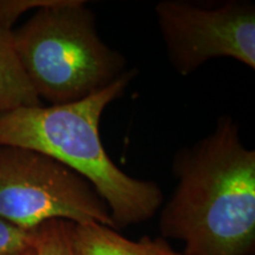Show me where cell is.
Returning a JSON list of instances; mask_svg holds the SVG:
<instances>
[{
  "label": "cell",
  "instance_id": "277c9868",
  "mask_svg": "<svg viewBox=\"0 0 255 255\" xmlns=\"http://www.w3.org/2000/svg\"><path fill=\"white\" fill-rule=\"evenodd\" d=\"M0 219L26 231L50 220L115 228L85 178L47 155L9 145H0Z\"/></svg>",
  "mask_w": 255,
  "mask_h": 255
},
{
  "label": "cell",
  "instance_id": "3957f363",
  "mask_svg": "<svg viewBox=\"0 0 255 255\" xmlns=\"http://www.w3.org/2000/svg\"><path fill=\"white\" fill-rule=\"evenodd\" d=\"M13 45L39 100L73 103L104 90L128 71L127 59L104 43L83 0H55L13 30Z\"/></svg>",
  "mask_w": 255,
  "mask_h": 255
},
{
  "label": "cell",
  "instance_id": "5b68a950",
  "mask_svg": "<svg viewBox=\"0 0 255 255\" xmlns=\"http://www.w3.org/2000/svg\"><path fill=\"white\" fill-rule=\"evenodd\" d=\"M155 13L171 68L188 76L216 58L255 69V5L229 0L216 6L162 0Z\"/></svg>",
  "mask_w": 255,
  "mask_h": 255
},
{
  "label": "cell",
  "instance_id": "8992f818",
  "mask_svg": "<svg viewBox=\"0 0 255 255\" xmlns=\"http://www.w3.org/2000/svg\"><path fill=\"white\" fill-rule=\"evenodd\" d=\"M71 240L75 255H183L162 237L130 240L117 229L97 222L72 223Z\"/></svg>",
  "mask_w": 255,
  "mask_h": 255
},
{
  "label": "cell",
  "instance_id": "6da1fadb",
  "mask_svg": "<svg viewBox=\"0 0 255 255\" xmlns=\"http://www.w3.org/2000/svg\"><path fill=\"white\" fill-rule=\"evenodd\" d=\"M177 184L159 215L161 237L183 255L255 254V151L232 117L174 155Z\"/></svg>",
  "mask_w": 255,
  "mask_h": 255
},
{
  "label": "cell",
  "instance_id": "ba28073f",
  "mask_svg": "<svg viewBox=\"0 0 255 255\" xmlns=\"http://www.w3.org/2000/svg\"><path fill=\"white\" fill-rule=\"evenodd\" d=\"M72 223L50 220L34 229V255H75L71 240Z\"/></svg>",
  "mask_w": 255,
  "mask_h": 255
},
{
  "label": "cell",
  "instance_id": "9c48e42d",
  "mask_svg": "<svg viewBox=\"0 0 255 255\" xmlns=\"http://www.w3.org/2000/svg\"><path fill=\"white\" fill-rule=\"evenodd\" d=\"M33 231L19 228L0 219V255H20L33 250Z\"/></svg>",
  "mask_w": 255,
  "mask_h": 255
},
{
  "label": "cell",
  "instance_id": "7a4b0ae2",
  "mask_svg": "<svg viewBox=\"0 0 255 255\" xmlns=\"http://www.w3.org/2000/svg\"><path fill=\"white\" fill-rule=\"evenodd\" d=\"M135 76V69L128 70L82 101L20 108L0 116V145L41 152L85 178L105 202L117 231L148 221L163 205L158 184L121 170L101 138L105 108L122 97Z\"/></svg>",
  "mask_w": 255,
  "mask_h": 255
},
{
  "label": "cell",
  "instance_id": "8fae6325",
  "mask_svg": "<svg viewBox=\"0 0 255 255\" xmlns=\"http://www.w3.org/2000/svg\"><path fill=\"white\" fill-rule=\"evenodd\" d=\"M20 255H34V251H33V250H32V251L25 252V253H23V254H20Z\"/></svg>",
  "mask_w": 255,
  "mask_h": 255
},
{
  "label": "cell",
  "instance_id": "52a82bcc",
  "mask_svg": "<svg viewBox=\"0 0 255 255\" xmlns=\"http://www.w3.org/2000/svg\"><path fill=\"white\" fill-rule=\"evenodd\" d=\"M41 101L25 75L13 45V31L0 27V116Z\"/></svg>",
  "mask_w": 255,
  "mask_h": 255
},
{
  "label": "cell",
  "instance_id": "30bf717a",
  "mask_svg": "<svg viewBox=\"0 0 255 255\" xmlns=\"http://www.w3.org/2000/svg\"><path fill=\"white\" fill-rule=\"evenodd\" d=\"M55 0H0V27L13 31V25L25 12L51 5Z\"/></svg>",
  "mask_w": 255,
  "mask_h": 255
}]
</instances>
